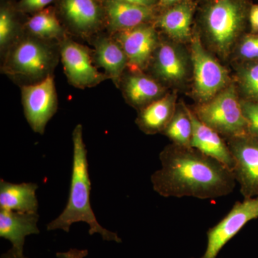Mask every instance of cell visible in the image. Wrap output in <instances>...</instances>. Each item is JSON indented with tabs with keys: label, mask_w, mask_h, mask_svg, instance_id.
<instances>
[{
	"label": "cell",
	"mask_w": 258,
	"mask_h": 258,
	"mask_svg": "<svg viewBox=\"0 0 258 258\" xmlns=\"http://www.w3.org/2000/svg\"><path fill=\"white\" fill-rule=\"evenodd\" d=\"M96 59L107 77L118 85L123 71L128 67V59L120 44L108 37L99 39L96 45Z\"/></svg>",
	"instance_id": "cell-20"
},
{
	"label": "cell",
	"mask_w": 258,
	"mask_h": 258,
	"mask_svg": "<svg viewBox=\"0 0 258 258\" xmlns=\"http://www.w3.org/2000/svg\"><path fill=\"white\" fill-rule=\"evenodd\" d=\"M106 10L111 28L116 32L144 25L153 16L152 8L123 0H107Z\"/></svg>",
	"instance_id": "cell-16"
},
{
	"label": "cell",
	"mask_w": 258,
	"mask_h": 258,
	"mask_svg": "<svg viewBox=\"0 0 258 258\" xmlns=\"http://www.w3.org/2000/svg\"><path fill=\"white\" fill-rule=\"evenodd\" d=\"M193 111L226 141L248 134L241 100L233 85L226 87L210 101L200 103Z\"/></svg>",
	"instance_id": "cell-4"
},
{
	"label": "cell",
	"mask_w": 258,
	"mask_h": 258,
	"mask_svg": "<svg viewBox=\"0 0 258 258\" xmlns=\"http://www.w3.org/2000/svg\"><path fill=\"white\" fill-rule=\"evenodd\" d=\"M22 101L25 118L35 133L43 134L57 108V97L52 76L35 84L23 86Z\"/></svg>",
	"instance_id": "cell-7"
},
{
	"label": "cell",
	"mask_w": 258,
	"mask_h": 258,
	"mask_svg": "<svg viewBox=\"0 0 258 258\" xmlns=\"http://www.w3.org/2000/svg\"><path fill=\"white\" fill-rule=\"evenodd\" d=\"M154 71L161 81L171 84L182 82L188 74L186 56L179 47L162 42L154 52Z\"/></svg>",
	"instance_id": "cell-14"
},
{
	"label": "cell",
	"mask_w": 258,
	"mask_h": 258,
	"mask_svg": "<svg viewBox=\"0 0 258 258\" xmlns=\"http://www.w3.org/2000/svg\"><path fill=\"white\" fill-rule=\"evenodd\" d=\"M192 5L184 0L166 10L158 20V24L161 30L173 40L186 42L192 38Z\"/></svg>",
	"instance_id": "cell-19"
},
{
	"label": "cell",
	"mask_w": 258,
	"mask_h": 258,
	"mask_svg": "<svg viewBox=\"0 0 258 258\" xmlns=\"http://www.w3.org/2000/svg\"><path fill=\"white\" fill-rule=\"evenodd\" d=\"M193 125L189 115V109L180 106L176 109L174 116L163 132L173 144L180 147H191Z\"/></svg>",
	"instance_id": "cell-22"
},
{
	"label": "cell",
	"mask_w": 258,
	"mask_h": 258,
	"mask_svg": "<svg viewBox=\"0 0 258 258\" xmlns=\"http://www.w3.org/2000/svg\"><path fill=\"white\" fill-rule=\"evenodd\" d=\"M115 40L124 50L128 67L133 74L147 67L159 45L155 29L147 24L117 32Z\"/></svg>",
	"instance_id": "cell-11"
},
{
	"label": "cell",
	"mask_w": 258,
	"mask_h": 258,
	"mask_svg": "<svg viewBox=\"0 0 258 258\" xmlns=\"http://www.w3.org/2000/svg\"><path fill=\"white\" fill-rule=\"evenodd\" d=\"M237 55L245 62L258 60V35H245L237 46Z\"/></svg>",
	"instance_id": "cell-25"
},
{
	"label": "cell",
	"mask_w": 258,
	"mask_h": 258,
	"mask_svg": "<svg viewBox=\"0 0 258 258\" xmlns=\"http://www.w3.org/2000/svg\"><path fill=\"white\" fill-rule=\"evenodd\" d=\"M182 1L184 0H160L161 3L164 5H176Z\"/></svg>",
	"instance_id": "cell-33"
},
{
	"label": "cell",
	"mask_w": 258,
	"mask_h": 258,
	"mask_svg": "<svg viewBox=\"0 0 258 258\" xmlns=\"http://www.w3.org/2000/svg\"><path fill=\"white\" fill-rule=\"evenodd\" d=\"M235 160L233 173L244 199L258 197V138L247 135L227 140Z\"/></svg>",
	"instance_id": "cell-9"
},
{
	"label": "cell",
	"mask_w": 258,
	"mask_h": 258,
	"mask_svg": "<svg viewBox=\"0 0 258 258\" xmlns=\"http://www.w3.org/2000/svg\"><path fill=\"white\" fill-rule=\"evenodd\" d=\"M64 17L81 33L96 30L101 22L102 12L97 0H62Z\"/></svg>",
	"instance_id": "cell-18"
},
{
	"label": "cell",
	"mask_w": 258,
	"mask_h": 258,
	"mask_svg": "<svg viewBox=\"0 0 258 258\" xmlns=\"http://www.w3.org/2000/svg\"><path fill=\"white\" fill-rule=\"evenodd\" d=\"M175 111V98L167 94L141 108L137 123L146 134L163 132Z\"/></svg>",
	"instance_id": "cell-17"
},
{
	"label": "cell",
	"mask_w": 258,
	"mask_h": 258,
	"mask_svg": "<svg viewBox=\"0 0 258 258\" xmlns=\"http://www.w3.org/2000/svg\"><path fill=\"white\" fill-rule=\"evenodd\" d=\"M87 249H70L67 252H57V258H85L87 257Z\"/></svg>",
	"instance_id": "cell-29"
},
{
	"label": "cell",
	"mask_w": 258,
	"mask_h": 258,
	"mask_svg": "<svg viewBox=\"0 0 258 258\" xmlns=\"http://www.w3.org/2000/svg\"><path fill=\"white\" fill-rule=\"evenodd\" d=\"M15 35V23L9 10L2 9L0 13V46L5 49L13 41Z\"/></svg>",
	"instance_id": "cell-26"
},
{
	"label": "cell",
	"mask_w": 258,
	"mask_h": 258,
	"mask_svg": "<svg viewBox=\"0 0 258 258\" xmlns=\"http://www.w3.org/2000/svg\"><path fill=\"white\" fill-rule=\"evenodd\" d=\"M191 42L194 88L199 100L205 103L228 86V73L205 50L198 35L192 37Z\"/></svg>",
	"instance_id": "cell-6"
},
{
	"label": "cell",
	"mask_w": 258,
	"mask_h": 258,
	"mask_svg": "<svg viewBox=\"0 0 258 258\" xmlns=\"http://www.w3.org/2000/svg\"><path fill=\"white\" fill-rule=\"evenodd\" d=\"M132 4L140 5V6L147 7V8H152L154 4V0H123Z\"/></svg>",
	"instance_id": "cell-31"
},
{
	"label": "cell",
	"mask_w": 258,
	"mask_h": 258,
	"mask_svg": "<svg viewBox=\"0 0 258 258\" xmlns=\"http://www.w3.org/2000/svg\"><path fill=\"white\" fill-rule=\"evenodd\" d=\"M53 51L39 38H24L10 51L5 64L7 73L29 79H44L55 64Z\"/></svg>",
	"instance_id": "cell-5"
},
{
	"label": "cell",
	"mask_w": 258,
	"mask_h": 258,
	"mask_svg": "<svg viewBox=\"0 0 258 258\" xmlns=\"http://www.w3.org/2000/svg\"><path fill=\"white\" fill-rule=\"evenodd\" d=\"M161 166L151 176L153 189L164 198L212 200L235 189L233 171L192 147L171 144L159 155Z\"/></svg>",
	"instance_id": "cell-1"
},
{
	"label": "cell",
	"mask_w": 258,
	"mask_h": 258,
	"mask_svg": "<svg viewBox=\"0 0 258 258\" xmlns=\"http://www.w3.org/2000/svg\"><path fill=\"white\" fill-rule=\"evenodd\" d=\"M237 79L244 99L258 102V60L246 62L239 68Z\"/></svg>",
	"instance_id": "cell-24"
},
{
	"label": "cell",
	"mask_w": 258,
	"mask_h": 258,
	"mask_svg": "<svg viewBox=\"0 0 258 258\" xmlns=\"http://www.w3.org/2000/svg\"><path fill=\"white\" fill-rule=\"evenodd\" d=\"M37 189L36 183L14 184L0 179V210L36 213L39 208Z\"/></svg>",
	"instance_id": "cell-15"
},
{
	"label": "cell",
	"mask_w": 258,
	"mask_h": 258,
	"mask_svg": "<svg viewBox=\"0 0 258 258\" xmlns=\"http://www.w3.org/2000/svg\"><path fill=\"white\" fill-rule=\"evenodd\" d=\"M38 213H24L0 210V237L10 241L12 248L24 254L25 239L40 233Z\"/></svg>",
	"instance_id": "cell-13"
},
{
	"label": "cell",
	"mask_w": 258,
	"mask_h": 258,
	"mask_svg": "<svg viewBox=\"0 0 258 258\" xmlns=\"http://www.w3.org/2000/svg\"><path fill=\"white\" fill-rule=\"evenodd\" d=\"M189 115L193 125L191 147L216 159L233 171L235 160L227 141L216 131L204 123L190 109Z\"/></svg>",
	"instance_id": "cell-12"
},
{
	"label": "cell",
	"mask_w": 258,
	"mask_h": 258,
	"mask_svg": "<svg viewBox=\"0 0 258 258\" xmlns=\"http://www.w3.org/2000/svg\"><path fill=\"white\" fill-rule=\"evenodd\" d=\"M163 93L164 89L159 83L141 73L133 74L125 81V96L129 103L137 108H144L159 99Z\"/></svg>",
	"instance_id": "cell-21"
},
{
	"label": "cell",
	"mask_w": 258,
	"mask_h": 258,
	"mask_svg": "<svg viewBox=\"0 0 258 258\" xmlns=\"http://www.w3.org/2000/svg\"><path fill=\"white\" fill-rule=\"evenodd\" d=\"M249 21L254 32H258V5H253L249 11Z\"/></svg>",
	"instance_id": "cell-30"
},
{
	"label": "cell",
	"mask_w": 258,
	"mask_h": 258,
	"mask_svg": "<svg viewBox=\"0 0 258 258\" xmlns=\"http://www.w3.org/2000/svg\"><path fill=\"white\" fill-rule=\"evenodd\" d=\"M27 27L34 36L40 40H61L64 37L63 29L50 10H42L34 15Z\"/></svg>",
	"instance_id": "cell-23"
},
{
	"label": "cell",
	"mask_w": 258,
	"mask_h": 258,
	"mask_svg": "<svg viewBox=\"0 0 258 258\" xmlns=\"http://www.w3.org/2000/svg\"><path fill=\"white\" fill-rule=\"evenodd\" d=\"M0 258H28L25 254L19 253L13 248L10 249L6 252L3 253Z\"/></svg>",
	"instance_id": "cell-32"
},
{
	"label": "cell",
	"mask_w": 258,
	"mask_h": 258,
	"mask_svg": "<svg viewBox=\"0 0 258 258\" xmlns=\"http://www.w3.org/2000/svg\"><path fill=\"white\" fill-rule=\"evenodd\" d=\"M60 54L64 73L73 86L90 88L108 79L95 67L88 49L81 44L66 40L61 46Z\"/></svg>",
	"instance_id": "cell-10"
},
{
	"label": "cell",
	"mask_w": 258,
	"mask_h": 258,
	"mask_svg": "<svg viewBox=\"0 0 258 258\" xmlns=\"http://www.w3.org/2000/svg\"><path fill=\"white\" fill-rule=\"evenodd\" d=\"M249 13L244 0H210L203 23L212 47L220 55L230 53L245 26Z\"/></svg>",
	"instance_id": "cell-3"
},
{
	"label": "cell",
	"mask_w": 258,
	"mask_h": 258,
	"mask_svg": "<svg viewBox=\"0 0 258 258\" xmlns=\"http://www.w3.org/2000/svg\"><path fill=\"white\" fill-rule=\"evenodd\" d=\"M53 0H21L22 8L28 11H35L43 9Z\"/></svg>",
	"instance_id": "cell-28"
},
{
	"label": "cell",
	"mask_w": 258,
	"mask_h": 258,
	"mask_svg": "<svg viewBox=\"0 0 258 258\" xmlns=\"http://www.w3.org/2000/svg\"><path fill=\"white\" fill-rule=\"evenodd\" d=\"M258 219V197L237 202L223 219L208 230V244L200 258H217L227 242L251 220Z\"/></svg>",
	"instance_id": "cell-8"
},
{
	"label": "cell",
	"mask_w": 258,
	"mask_h": 258,
	"mask_svg": "<svg viewBox=\"0 0 258 258\" xmlns=\"http://www.w3.org/2000/svg\"><path fill=\"white\" fill-rule=\"evenodd\" d=\"M73 164L69 200L63 211L47 225V231L69 232L77 222H85L89 227L90 235L98 234L108 242L120 243L118 234L104 228L97 220L91 204V182L88 171L87 149L83 141V126L76 125L72 134Z\"/></svg>",
	"instance_id": "cell-2"
},
{
	"label": "cell",
	"mask_w": 258,
	"mask_h": 258,
	"mask_svg": "<svg viewBox=\"0 0 258 258\" xmlns=\"http://www.w3.org/2000/svg\"><path fill=\"white\" fill-rule=\"evenodd\" d=\"M241 106L247 120L249 135L258 138V102L241 100Z\"/></svg>",
	"instance_id": "cell-27"
}]
</instances>
